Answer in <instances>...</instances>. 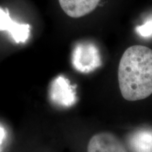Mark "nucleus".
Here are the masks:
<instances>
[{
    "mask_svg": "<svg viewBox=\"0 0 152 152\" xmlns=\"http://www.w3.org/2000/svg\"><path fill=\"white\" fill-rule=\"evenodd\" d=\"M87 152H128L117 136L111 132H100L90 139Z\"/></svg>",
    "mask_w": 152,
    "mask_h": 152,
    "instance_id": "3",
    "label": "nucleus"
},
{
    "mask_svg": "<svg viewBox=\"0 0 152 152\" xmlns=\"http://www.w3.org/2000/svg\"><path fill=\"white\" fill-rule=\"evenodd\" d=\"M99 1L100 0H58L64 13L74 18L90 14L97 7Z\"/></svg>",
    "mask_w": 152,
    "mask_h": 152,
    "instance_id": "6",
    "label": "nucleus"
},
{
    "mask_svg": "<svg viewBox=\"0 0 152 152\" xmlns=\"http://www.w3.org/2000/svg\"><path fill=\"white\" fill-rule=\"evenodd\" d=\"M129 146L132 152H151L152 130H142L133 133L129 138Z\"/></svg>",
    "mask_w": 152,
    "mask_h": 152,
    "instance_id": "7",
    "label": "nucleus"
},
{
    "mask_svg": "<svg viewBox=\"0 0 152 152\" xmlns=\"http://www.w3.org/2000/svg\"><path fill=\"white\" fill-rule=\"evenodd\" d=\"M0 30L8 31L16 43L25 42L30 36V26L15 22L10 17L9 9L0 7Z\"/></svg>",
    "mask_w": 152,
    "mask_h": 152,
    "instance_id": "5",
    "label": "nucleus"
},
{
    "mask_svg": "<svg viewBox=\"0 0 152 152\" xmlns=\"http://www.w3.org/2000/svg\"><path fill=\"white\" fill-rule=\"evenodd\" d=\"M151 152H152V151H151Z\"/></svg>",
    "mask_w": 152,
    "mask_h": 152,
    "instance_id": "10",
    "label": "nucleus"
},
{
    "mask_svg": "<svg viewBox=\"0 0 152 152\" xmlns=\"http://www.w3.org/2000/svg\"><path fill=\"white\" fill-rule=\"evenodd\" d=\"M137 32L142 37H149L152 35V20H149L142 26L137 27Z\"/></svg>",
    "mask_w": 152,
    "mask_h": 152,
    "instance_id": "8",
    "label": "nucleus"
},
{
    "mask_svg": "<svg viewBox=\"0 0 152 152\" xmlns=\"http://www.w3.org/2000/svg\"><path fill=\"white\" fill-rule=\"evenodd\" d=\"M50 94L52 99L60 106L70 107L76 102L75 87L63 76H59L53 81Z\"/></svg>",
    "mask_w": 152,
    "mask_h": 152,
    "instance_id": "4",
    "label": "nucleus"
},
{
    "mask_svg": "<svg viewBox=\"0 0 152 152\" xmlns=\"http://www.w3.org/2000/svg\"><path fill=\"white\" fill-rule=\"evenodd\" d=\"M4 135H5L4 130V129L0 127V142L2 141L3 138L4 137Z\"/></svg>",
    "mask_w": 152,
    "mask_h": 152,
    "instance_id": "9",
    "label": "nucleus"
},
{
    "mask_svg": "<svg viewBox=\"0 0 152 152\" xmlns=\"http://www.w3.org/2000/svg\"><path fill=\"white\" fill-rule=\"evenodd\" d=\"M119 88L125 99L134 102L152 94V49L143 45L130 47L120 61Z\"/></svg>",
    "mask_w": 152,
    "mask_h": 152,
    "instance_id": "1",
    "label": "nucleus"
},
{
    "mask_svg": "<svg viewBox=\"0 0 152 152\" xmlns=\"http://www.w3.org/2000/svg\"><path fill=\"white\" fill-rule=\"evenodd\" d=\"M73 67L77 71L89 73L102 65V58L98 47L90 42H80L75 45L72 54Z\"/></svg>",
    "mask_w": 152,
    "mask_h": 152,
    "instance_id": "2",
    "label": "nucleus"
}]
</instances>
